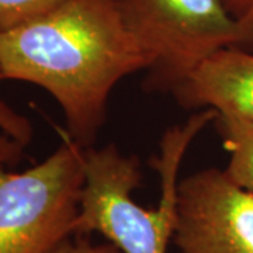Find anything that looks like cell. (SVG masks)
<instances>
[{"label": "cell", "instance_id": "cell-2", "mask_svg": "<svg viewBox=\"0 0 253 253\" xmlns=\"http://www.w3.org/2000/svg\"><path fill=\"white\" fill-rule=\"evenodd\" d=\"M217 111L204 109L183 124L169 128L161 139L152 168L161 176L158 206L144 208L131 193L142 179L139 161L124 155L117 145L84 149V184L75 235L97 232L121 253H168L177 226L179 172L189 145Z\"/></svg>", "mask_w": 253, "mask_h": 253}, {"label": "cell", "instance_id": "cell-8", "mask_svg": "<svg viewBox=\"0 0 253 253\" xmlns=\"http://www.w3.org/2000/svg\"><path fill=\"white\" fill-rule=\"evenodd\" d=\"M63 1L65 0H0V34L36 20Z\"/></svg>", "mask_w": 253, "mask_h": 253}, {"label": "cell", "instance_id": "cell-6", "mask_svg": "<svg viewBox=\"0 0 253 253\" xmlns=\"http://www.w3.org/2000/svg\"><path fill=\"white\" fill-rule=\"evenodd\" d=\"M184 109H211L218 114L253 123V52L222 48L172 91Z\"/></svg>", "mask_w": 253, "mask_h": 253}, {"label": "cell", "instance_id": "cell-11", "mask_svg": "<svg viewBox=\"0 0 253 253\" xmlns=\"http://www.w3.org/2000/svg\"><path fill=\"white\" fill-rule=\"evenodd\" d=\"M24 145L0 131V166L17 163L24 155Z\"/></svg>", "mask_w": 253, "mask_h": 253}, {"label": "cell", "instance_id": "cell-4", "mask_svg": "<svg viewBox=\"0 0 253 253\" xmlns=\"http://www.w3.org/2000/svg\"><path fill=\"white\" fill-rule=\"evenodd\" d=\"M24 172L0 166V253H51L73 236L84 184V148L65 134Z\"/></svg>", "mask_w": 253, "mask_h": 253}, {"label": "cell", "instance_id": "cell-9", "mask_svg": "<svg viewBox=\"0 0 253 253\" xmlns=\"http://www.w3.org/2000/svg\"><path fill=\"white\" fill-rule=\"evenodd\" d=\"M0 81H3L1 68H0ZM0 131L24 146H27L31 142L34 135L33 126L27 118L17 113L13 107H10L1 99H0Z\"/></svg>", "mask_w": 253, "mask_h": 253}, {"label": "cell", "instance_id": "cell-3", "mask_svg": "<svg viewBox=\"0 0 253 253\" xmlns=\"http://www.w3.org/2000/svg\"><path fill=\"white\" fill-rule=\"evenodd\" d=\"M126 28L149 55L145 86L173 91L210 55L253 44V28L222 0H116Z\"/></svg>", "mask_w": 253, "mask_h": 253}, {"label": "cell", "instance_id": "cell-1", "mask_svg": "<svg viewBox=\"0 0 253 253\" xmlns=\"http://www.w3.org/2000/svg\"><path fill=\"white\" fill-rule=\"evenodd\" d=\"M152 65L116 0H65L0 34L3 81L33 83L62 109L66 135L87 149L104 124L118 82Z\"/></svg>", "mask_w": 253, "mask_h": 253}, {"label": "cell", "instance_id": "cell-10", "mask_svg": "<svg viewBox=\"0 0 253 253\" xmlns=\"http://www.w3.org/2000/svg\"><path fill=\"white\" fill-rule=\"evenodd\" d=\"M51 253H121L110 242L93 244L87 235H73L58 245Z\"/></svg>", "mask_w": 253, "mask_h": 253}, {"label": "cell", "instance_id": "cell-7", "mask_svg": "<svg viewBox=\"0 0 253 253\" xmlns=\"http://www.w3.org/2000/svg\"><path fill=\"white\" fill-rule=\"evenodd\" d=\"M214 124L229 155L224 172L236 186L253 194V123L217 114Z\"/></svg>", "mask_w": 253, "mask_h": 253}, {"label": "cell", "instance_id": "cell-5", "mask_svg": "<svg viewBox=\"0 0 253 253\" xmlns=\"http://www.w3.org/2000/svg\"><path fill=\"white\" fill-rule=\"evenodd\" d=\"M177 253H253V194L215 168L179 183Z\"/></svg>", "mask_w": 253, "mask_h": 253}, {"label": "cell", "instance_id": "cell-12", "mask_svg": "<svg viewBox=\"0 0 253 253\" xmlns=\"http://www.w3.org/2000/svg\"><path fill=\"white\" fill-rule=\"evenodd\" d=\"M232 17L253 28V0H222Z\"/></svg>", "mask_w": 253, "mask_h": 253}]
</instances>
